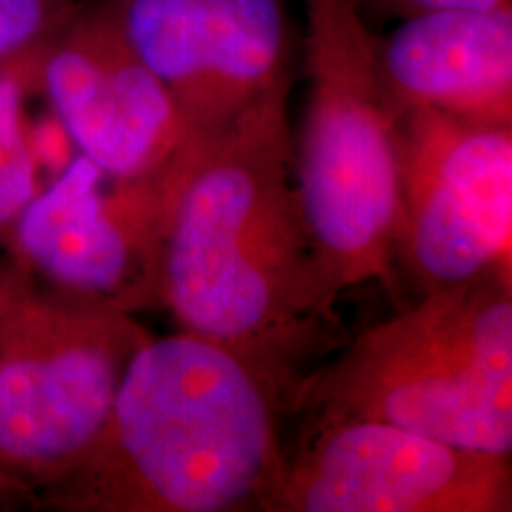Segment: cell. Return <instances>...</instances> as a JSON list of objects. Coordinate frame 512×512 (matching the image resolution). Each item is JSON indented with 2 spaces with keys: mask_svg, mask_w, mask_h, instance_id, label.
Wrapping results in <instances>:
<instances>
[{
  "mask_svg": "<svg viewBox=\"0 0 512 512\" xmlns=\"http://www.w3.org/2000/svg\"><path fill=\"white\" fill-rule=\"evenodd\" d=\"M292 76L219 136L181 147L162 249V309L297 399L316 363L347 342L306 228L287 117Z\"/></svg>",
  "mask_w": 512,
  "mask_h": 512,
  "instance_id": "obj_1",
  "label": "cell"
},
{
  "mask_svg": "<svg viewBox=\"0 0 512 512\" xmlns=\"http://www.w3.org/2000/svg\"><path fill=\"white\" fill-rule=\"evenodd\" d=\"M292 396L188 332L150 339L128 363L88 456L34 508L57 512L266 510L280 482Z\"/></svg>",
  "mask_w": 512,
  "mask_h": 512,
  "instance_id": "obj_2",
  "label": "cell"
},
{
  "mask_svg": "<svg viewBox=\"0 0 512 512\" xmlns=\"http://www.w3.org/2000/svg\"><path fill=\"white\" fill-rule=\"evenodd\" d=\"M306 422L380 420L512 456V275L422 294L304 377Z\"/></svg>",
  "mask_w": 512,
  "mask_h": 512,
  "instance_id": "obj_3",
  "label": "cell"
},
{
  "mask_svg": "<svg viewBox=\"0 0 512 512\" xmlns=\"http://www.w3.org/2000/svg\"><path fill=\"white\" fill-rule=\"evenodd\" d=\"M309 102L294 152L299 204L332 287L377 283L408 304L392 259V119L358 0H306Z\"/></svg>",
  "mask_w": 512,
  "mask_h": 512,
  "instance_id": "obj_4",
  "label": "cell"
},
{
  "mask_svg": "<svg viewBox=\"0 0 512 512\" xmlns=\"http://www.w3.org/2000/svg\"><path fill=\"white\" fill-rule=\"evenodd\" d=\"M150 339L131 313L24 283L0 323V496L34 503L76 470Z\"/></svg>",
  "mask_w": 512,
  "mask_h": 512,
  "instance_id": "obj_5",
  "label": "cell"
},
{
  "mask_svg": "<svg viewBox=\"0 0 512 512\" xmlns=\"http://www.w3.org/2000/svg\"><path fill=\"white\" fill-rule=\"evenodd\" d=\"M392 150V259L403 292L418 299L512 275V124L413 110L394 121Z\"/></svg>",
  "mask_w": 512,
  "mask_h": 512,
  "instance_id": "obj_6",
  "label": "cell"
},
{
  "mask_svg": "<svg viewBox=\"0 0 512 512\" xmlns=\"http://www.w3.org/2000/svg\"><path fill=\"white\" fill-rule=\"evenodd\" d=\"M174 176L169 166L107 183L76 155L19 216L3 252L41 290L121 313L162 309V249Z\"/></svg>",
  "mask_w": 512,
  "mask_h": 512,
  "instance_id": "obj_7",
  "label": "cell"
},
{
  "mask_svg": "<svg viewBox=\"0 0 512 512\" xmlns=\"http://www.w3.org/2000/svg\"><path fill=\"white\" fill-rule=\"evenodd\" d=\"M512 456L380 420L306 422L264 512H510Z\"/></svg>",
  "mask_w": 512,
  "mask_h": 512,
  "instance_id": "obj_8",
  "label": "cell"
},
{
  "mask_svg": "<svg viewBox=\"0 0 512 512\" xmlns=\"http://www.w3.org/2000/svg\"><path fill=\"white\" fill-rule=\"evenodd\" d=\"M112 8L174 100L178 150L219 136L290 76L283 0H112Z\"/></svg>",
  "mask_w": 512,
  "mask_h": 512,
  "instance_id": "obj_9",
  "label": "cell"
},
{
  "mask_svg": "<svg viewBox=\"0 0 512 512\" xmlns=\"http://www.w3.org/2000/svg\"><path fill=\"white\" fill-rule=\"evenodd\" d=\"M79 155L112 181L162 169L183 140L174 100L126 41L112 0H95L22 69Z\"/></svg>",
  "mask_w": 512,
  "mask_h": 512,
  "instance_id": "obj_10",
  "label": "cell"
},
{
  "mask_svg": "<svg viewBox=\"0 0 512 512\" xmlns=\"http://www.w3.org/2000/svg\"><path fill=\"white\" fill-rule=\"evenodd\" d=\"M392 124L413 110L512 124V5L415 12L375 41Z\"/></svg>",
  "mask_w": 512,
  "mask_h": 512,
  "instance_id": "obj_11",
  "label": "cell"
},
{
  "mask_svg": "<svg viewBox=\"0 0 512 512\" xmlns=\"http://www.w3.org/2000/svg\"><path fill=\"white\" fill-rule=\"evenodd\" d=\"M27 88L22 69H0V252L19 216L43 188V176L29 147Z\"/></svg>",
  "mask_w": 512,
  "mask_h": 512,
  "instance_id": "obj_12",
  "label": "cell"
},
{
  "mask_svg": "<svg viewBox=\"0 0 512 512\" xmlns=\"http://www.w3.org/2000/svg\"><path fill=\"white\" fill-rule=\"evenodd\" d=\"M95 0H0V69H22Z\"/></svg>",
  "mask_w": 512,
  "mask_h": 512,
  "instance_id": "obj_13",
  "label": "cell"
},
{
  "mask_svg": "<svg viewBox=\"0 0 512 512\" xmlns=\"http://www.w3.org/2000/svg\"><path fill=\"white\" fill-rule=\"evenodd\" d=\"M29 147L41 176L48 174L50 178L67 169L69 162L79 155L67 128L53 112L38 121H29Z\"/></svg>",
  "mask_w": 512,
  "mask_h": 512,
  "instance_id": "obj_14",
  "label": "cell"
},
{
  "mask_svg": "<svg viewBox=\"0 0 512 512\" xmlns=\"http://www.w3.org/2000/svg\"><path fill=\"white\" fill-rule=\"evenodd\" d=\"M358 3H361L363 12L373 5V8L392 12V15L408 17L415 12L439 8H496V5H505L510 0H358Z\"/></svg>",
  "mask_w": 512,
  "mask_h": 512,
  "instance_id": "obj_15",
  "label": "cell"
},
{
  "mask_svg": "<svg viewBox=\"0 0 512 512\" xmlns=\"http://www.w3.org/2000/svg\"><path fill=\"white\" fill-rule=\"evenodd\" d=\"M27 280L29 275L24 273L8 254H0V323H3L5 311H8L15 294L22 290Z\"/></svg>",
  "mask_w": 512,
  "mask_h": 512,
  "instance_id": "obj_16",
  "label": "cell"
}]
</instances>
